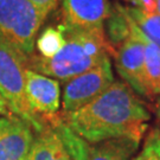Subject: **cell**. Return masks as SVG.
<instances>
[{
    "label": "cell",
    "mask_w": 160,
    "mask_h": 160,
    "mask_svg": "<svg viewBox=\"0 0 160 160\" xmlns=\"http://www.w3.org/2000/svg\"><path fill=\"white\" fill-rule=\"evenodd\" d=\"M107 28H106V37L110 45L118 50V48L128 38L131 34V23L126 12V7L120 4H114L110 8L108 18L106 19Z\"/></svg>",
    "instance_id": "4fadbf2b"
},
{
    "label": "cell",
    "mask_w": 160,
    "mask_h": 160,
    "mask_svg": "<svg viewBox=\"0 0 160 160\" xmlns=\"http://www.w3.org/2000/svg\"><path fill=\"white\" fill-rule=\"evenodd\" d=\"M32 5L37 8V11L40 13V16L46 19V17L57 8L61 0H30Z\"/></svg>",
    "instance_id": "e0dca14e"
},
{
    "label": "cell",
    "mask_w": 160,
    "mask_h": 160,
    "mask_svg": "<svg viewBox=\"0 0 160 160\" xmlns=\"http://www.w3.org/2000/svg\"><path fill=\"white\" fill-rule=\"evenodd\" d=\"M65 36L62 50L52 58H43L37 53L28 57V68L36 72L68 82L86 72L104 59L114 57L115 50L108 42L104 28L80 30L59 24Z\"/></svg>",
    "instance_id": "7a4b0ae2"
},
{
    "label": "cell",
    "mask_w": 160,
    "mask_h": 160,
    "mask_svg": "<svg viewBox=\"0 0 160 160\" xmlns=\"http://www.w3.org/2000/svg\"><path fill=\"white\" fill-rule=\"evenodd\" d=\"M44 20L30 0H0V36L26 57L34 53Z\"/></svg>",
    "instance_id": "277c9868"
},
{
    "label": "cell",
    "mask_w": 160,
    "mask_h": 160,
    "mask_svg": "<svg viewBox=\"0 0 160 160\" xmlns=\"http://www.w3.org/2000/svg\"><path fill=\"white\" fill-rule=\"evenodd\" d=\"M126 11L142 33L160 48V16L157 13H145L138 7H126Z\"/></svg>",
    "instance_id": "9a60e30c"
},
{
    "label": "cell",
    "mask_w": 160,
    "mask_h": 160,
    "mask_svg": "<svg viewBox=\"0 0 160 160\" xmlns=\"http://www.w3.org/2000/svg\"><path fill=\"white\" fill-rule=\"evenodd\" d=\"M132 160H160V129H151L145 139L141 152Z\"/></svg>",
    "instance_id": "2e32d148"
},
{
    "label": "cell",
    "mask_w": 160,
    "mask_h": 160,
    "mask_svg": "<svg viewBox=\"0 0 160 160\" xmlns=\"http://www.w3.org/2000/svg\"><path fill=\"white\" fill-rule=\"evenodd\" d=\"M154 113L155 116H157V121H158V125L160 127V97H158L154 102Z\"/></svg>",
    "instance_id": "ffe728a7"
},
{
    "label": "cell",
    "mask_w": 160,
    "mask_h": 160,
    "mask_svg": "<svg viewBox=\"0 0 160 160\" xmlns=\"http://www.w3.org/2000/svg\"><path fill=\"white\" fill-rule=\"evenodd\" d=\"M63 122L89 143L114 138L141 140L151 113L141 97L123 81H114L94 101L72 113H61Z\"/></svg>",
    "instance_id": "6da1fadb"
},
{
    "label": "cell",
    "mask_w": 160,
    "mask_h": 160,
    "mask_svg": "<svg viewBox=\"0 0 160 160\" xmlns=\"http://www.w3.org/2000/svg\"><path fill=\"white\" fill-rule=\"evenodd\" d=\"M36 132L17 115L0 118V160H26Z\"/></svg>",
    "instance_id": "ba28073f"
},
{
    "label": "cell",
    "mask_w": 160,
    "mask_h": 160,
    "mask_svg": "<svg viewBox=\"0 0 160 160\" xmlns=\"http://www.w3.org/2000/svg\"><path fill=\"white\" fill-rule=\"evenodd\" d=\"M132 4L145 13H155L157 0H133Z\"/></svg>",
    "instance_id": "ac0fdd59"
},
{
    "label": "cell",
    "mask_w": 160,
    "mask_h": 160,
    "mask_svg": "<svg viewBox=\"0 0 160 160\" xmlns=\"http://www.w3.org/2000/svg\"><path fill=\"white\" fill-rule=\"evenodd\" d=\"M138 33L143 44L146 83L151 95L153 97L154 95L160 94V48L152 40H149L139 28H138Z\"/></svg>",
    "instance_id": "7c38bea8"
},
{
    "label": "cell",
    "mask_w": 160,
    "mask_h": 160,
    "mask_svg": "<svg viewBox=\"0 0 160 160\" xmlns=\"http://www.w3.org/2000/svg\"><path fill=\"white\" fill-rule=\"evenodd\" d=\"M65 44V36L61 25L48 26L36 39L37 55L43 58H52L62 50Z\"/></svg>",
    "instance_id": "5bb4252c"
},
{
    "label": "cell",
    "mask_w": 160,
    "mask_h": 160,
    "mask_svg": "<svg viewBox=\"0 0 160 160\" xmlns=\"http://www.w3.org/2000/svg\"><path fill=\"white\" fill-rule=\"evenodd\" d=\"M126 1H129V2H132V1H133V0H126Z\"/></svg>",
    "instance_id": "44dd1931"
},
{
    "label": "cell",
    "mask_w": 160,
    "mask_h": 160,
    "mask_svg": "<svg viewBox=\"0 0 160 160\" xmlns=\"http://www.w3.org/2000/svg\"><path fill=\"white\" fill-rule=\"evenodd\" d=\"M62 25L71 29H102L112 6L109 0H61Z\"/></svg>",
    "instance_id": "9c48e42d"
},
{
    "label": "cell",
    "mask_w": 160,
    "mask_h": 160,
    "mask_svg": "<svg viewBox=\"0 0 160 160\" xmlns=\"http://www.w3.org/2000/svg\"><path fill=\"white\" fill-rule=\"evenodd\" d=\"M114 81L112 62L110 58H107L90 70L65 82L62 113H72L87 106L100 96Z\"/></svg>",
    "instance_id": "5b68a950"
},
{
    "label": "cell",
    "mask_w": 160,
    "mask_h": 160,
    "mask_svg": "<svg viewBox=\"0 0 160 160\" xmlns=\"http://www.w3.org/2000/svg\"><path fill=\"white\" fill-rule=\"evenodd\" d=\"M28 57L0 36V95L6 100L14 114L28 121L36 133L45 123L34 116L25 95V74Z\"/></svg>",
    "instance_id": "3957f363"
},
{
    "label": "cell",
    "mask_w": 160,
    "mask_h": 160,
    "mask_svg": "<svg viewBox=\"0 0 160 160\" xmlns=\"http://www.w3.org/2000/svg\"><path fill=\"white\" fill-rule=\"evenodd\" d=\"M128 18L131 23V34L115 52V68L123 82H126L138 95L152 97L145 76L143 44L138 33V26L129 16Z\"/></svg>",
    "instance_id": "8992f818"
},
{
    "label": "cell",
    "mask_w": 160,
    "mask_h": 160,
    "mask_svg": "<svg viewBox=\"0 0 160 160\" xmlns=\"http://www.w3.org/2000/svg\"><path fill=\"white\" fill-rule=\"evenodd\" d=\"M26 160H71L58 135L48 123L36 133Z\"/></svg>",
    "instance_id": "8fae6325"
},
{
    "label": "cell",
    "mask_w": 160,
    "mask_h": 160,
    "mask_svg": "<svg viewBox=\"0 0 160 160\" xmlns=\"http://www.w3.org/2000/svg\"><path fill=\"white\" fill-rule=\"evenodd\" d=\"M141 140L122 137L89 143L87 160H129L139 148Z\"/></svg>",
    "instance_id": "30bf717a"
},
{
    "label": "cell",
    "mask_w": 160,
    "mask_h": 160,
    "mask_svg": "<svg viewBox=\"0 0 160 160\" xmlns=\"http://www.w3.org/2000/svg\"><path fill=\"white\" fill-rule=\"evenodd\" d=\"M0 115L2 116H10V115H16L12 112L11 107L8 106V103L6 102V100L0 95Z\"/></svg>",
    "instance_id": "d6986e66"
},
{
    "label": "cell",
    "mask_w": 160,
    "mask_h": 160,
    "mask_svg": "<svg viewBox=\"0 0 160 160\" xmlns=\"http://www.w3.org/2000/svg\"><path fill=\"white\" fill-rule=\"evenodd\" d=\"M25 95L31 112L40 121L44 122V120L58 114L61 87L57 80L28 68L25 74Z\"/></svg>",
    "instance_id": "52a82bcc"
}]
</instances>
